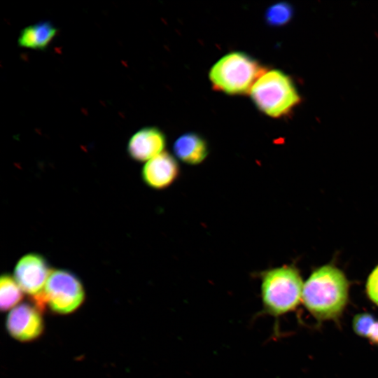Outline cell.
I'll return each instance as SVG.
<instances>
[{"label": "cell", "instance_id": "1", "mask_svg": "<svg viewBox=\"0 0 378 378\" xmlns=\"http://www.w3.org/2000/svg\"><path fill=\"white\" fill-rule=\"evenodd\" d=\"M348 294L349 283L344 273L326 265L314 270L304 284L302 300L316 318L330 320L343 312Z\"/></svg>", "mask_w": 378, "mask_h": 378}, {"label": "cell", "instance_id": "2", "mask_svg": "<svg viewBox=\"0 0 378 378\" xmlns=\"http://www.w3.org/2000/svg\"><path fill=\"white\" fill-rule=\"evenodd\" d=\"M267 71L256 59L243 52H232L211 67L209 79L213 88L227 94L251 92L258 79Z\"/></svg>", "mask_w": 378, "mask_h": 378}, {"label": "cell", "instance_id": "3", "mask_svg": "<svg viewBox=\"0 0 378 378\" xmlns=\"http://www.w3.org/2000/svg\"><path fill=\"white\" fill-rule=\"evenodd\" d=\"M298 271L284 265L266 271L262 276L261 297L264 312L279 316L295 309L303 291Z\"/></svg>", "mask_w": 378, "mask_h": 378}, {"label": "cell", "instance_id": "4", "mask_svg": "<svg viewBox=\"0 0 378 378\" xmlns=\"http://www.w3.org/2000/svg\"><path fill=\"white\" fill-rule=\"evenodd\" d=\"M250 94L258 108L272 118L287 115L300 102L292 79L278 69L266 71L255 83Z\"/></svg>", "mask_w": 378, "mask_h": 378}, {"label": "cell", "instance_id": "5", "mask_svg": "<svg viewBox=\"0 0 378 378\" xmlns=\"http://www.w3.org/2000/svg\"><path fill=\"white\" fill-rule=\"evenodd\" d=\"M43 293L50 307L58 314H69L83 302L85 291L78 278L66 270L51 271Z\"/></svg>", "mask_w": 378, "mask_h": 378}, {"label": "cell", "instance_id": "6", "mask_svg": "<svg viewBox=\"0 0 378 378\" xmlns=\"http://www.w3.org/2000/svg\"><path fill=\"white\" fill-rule=\"evenodd\" d=\"M51 272L46 258L38 253H27L17 262L14 278L21 289L33 296L43 291Z\"/></svg>", "mask_w": 378, "mask_h": 378}, {"label": "cell", "instance_id": "7", "mask_svg": "<svg viewBox=\"0 0 378 378\" xmlns=\"http://www.w3.org/2000/svg\"><path fill=\"white\" fill-rule=\"evenodd\" d=\"M6 328L12 337L20 341H31L43 331V323L38 310L23 303L13 309L8 315Z\"/></svg>", "mask_w": 378, "mask_h": 378}, {"label": "cell", "instance_id": "8", "mask_svg": "<svg viewBox=\"0 0 378 378\" xmlns=\"http://www.w3.org/2000/svg\"><path fill=\"white\" fill-rule=\"evenodd\" d=\"M179 167L176 159L169 153L162 152L146 162L141 176L146 185L161 190L167 188L177 178Z\"/></svg>", "mask_w": 378, "mask_h": 378}, {"label": "cell", "instance_id": "9", "mask_svg": "<svg viewBox=\"0 0 378 378\" xmlns=\"http://www.w3.org/2000/svg\"><path fill=\"white\" fill-rule=\"evenodd\" d=\"M166 139L162 132L155 127H146L130 139L127 152L137 162L148 161L163 152Z\"/></svg>", "mask_w": 378, "mask_h": 378}, {"label": "cell", "instance_id": "10", "mask_svg": "<svg viewBox=\"0 0 378 378\" xmlns=\"http://www.w3.org/2000/svg\"><path fill=\"white\" fill-rule=\"evenodd\" d=\"M173 149L175 155L181 161L192 165L202 162L208 155L206 141L194 132L180 136L175 141Z\"/></svg>", "mask_w": 378, "mask_h": 378}, {"label": "cell", "instance_id": "11", "mask_svg": "<svg viewBox=\"0 0 378 378\" xmlns=\"http://www.w3.org/2000/svg\"><path fill=\"white\" fill-rule=\"evenodd\" d=\"M57 32V29L50 22H39L22 29L18 43L21 47L43 50L50 45Z\"/></svg>", "mask_w": 378, "mask_h": 378}, {"label": "cell", "instance_id": "12", "mask_svg": "<svg viewBox=\"0 0 378 378\" xmlns=\"http://www.w3.org/2000/svg\"><path fill=\"white\" fill-rule=\"evenodd\" d=\"M22 289L8 274H4L0 279V306L2 311L13 308L22 298Z\"/></svg>", "mask_w": 378, "mask_h": 378}, {"label": "cell", "instance_id": "13", "mask_svg": "<svg viewBox=\"0 0 378 378\" xmlns=\"http://www.w3.org/2000/svg\"><path fill=\"white\" fill-rule=\"evenodd\" d=\"M293 8L286 2L274 4L265 13L266 22L272 27H279L288 22L293 16Z\"/></svg>", "mask_w": 378, "mask_h": 378}, {"label": "cell", "instance_id": "14", "mask_svg": "<svg viewBox=\"0 0 378 378\" xmlns=\"http://www.w3.org/2000/svg\"><path fill=\"white\" fill-rule=\"evenodd\" d=\"M375 321L370 314H358L353 319V329L358 335L367 337L370 327Z\"/></svg>", "mask_w": 378, "mask_h": 378}, {"label": "cell", "instance_id": "15", "mask_svg": "<svg viewBox=\"0 0 378 378\" xmlns=\"http://www.w3.org/2000/svg\"><path fill=\"white\" fill-rule=\"evenodd\" d=\"M369 298L378 306V265L370 274L366 283Z\"/></svg>", "mask_w": 378, "mask_h": 378}, {"label": "cell", "instance_id": "16", "mask_svg": "<svg viewBox=\"0 0 378 378\" xmlns=\"http://www.w3.org/2000/svg\"><path fill=\"white\" fill-rule=\"evenodd\" d=\"M369 341L378 346V320H376L370 327L367 337Z\"/></svg>", "mask_w": 378, "mask_h": 378}]
</instances>
